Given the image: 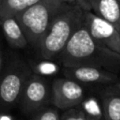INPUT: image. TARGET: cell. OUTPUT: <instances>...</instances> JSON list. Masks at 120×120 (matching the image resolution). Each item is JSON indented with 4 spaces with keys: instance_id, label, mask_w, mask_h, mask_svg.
<instances>
[{
    "instance_id": "cell-1",
    "label": "cell",
    "mask_w": 120,
    "mask_h": 120,
    "mask_svg": "<svg viewBox=\"0 0 120 120\" xmlns=\"http://www.w3.org/2000/svg\"><path fill=\"white\" fill-rule=\"evenodd\" d=\"M58 57L64 68L95 67L115 73L120 69V54L98 44L83 24Z\"/></svg>"
},
{
    "instance_id": "cell-2",
    "label": "cell",
    "mask_w": 120,
    "mask_h": 120,
    "mask_svg": "<svg viewBox=\"0 0 120 120\" xmlns=\"http://www.w3.org/2000/svg\"><path fill=\"white\" fill-rule=\"evenodd\" d=\"M83 18L84 11L80 7L66 4L40 42L38 51L41 57L46 60L58 57L72 36L83 24Z\"/></svg>"
},
{
    "instance_id": "cell-3",
    "label": "cell",
    "mask_w": 120,
    "mask_h": 120,
    "mask_svg": "<svg viewBox=\"0 0 120 120\" xmlns=\"http://www.w3.org/2000/svg\"><path fill=\"white\" fill-rule=\"evenodd\" d=\"M65 5L62 0H40L15 16L25 35L28 44L38 50L40 42L49 30L53 19Z\"/></svg>"
},
{
    "instance_id": "cell-4",
    "label": "cell",
    "mask_w": 120,
    "mask_h": 120,
    "mask_svg": "<svg viewBox=\"0 0 120 120\" xmlns=\"http://www.w3.org/2000/svg\"><path fill=\"white\" fill-rule=\"evenodd\" d=\"M32 71L22 60L12 58L0 75V114L19 104L24 84Z\"/></svg>"
},
{
    "instance_id": "cell-5",
    "label": "cell",
    "mask_w": 120,
    "mask_h": 120,
    "mask_svg": "<svg viewBox=\"0 0 120 120\" xmlns=\"http://www.w3.org/2000/svg\"><path fill=\"white\" fill-rule=\"evenodd\" d=\"M83 25L98 44L120 54V34L112 23L91 11H84Z\"/></svg>"
},
{
    "instance_id": "cell-6",
    "label": "cell",
    "mask_w": 120,
    "mask_h": 120,
    "mask_svg": "<svg viewBox=\"0 0 120 120\" xmlns=\"http://www.w3.org/2000/svg\"><path fill=\"white\" fill-rule=\"evenodd\" d=\"M51 99V90L45 79L36 73L28 77L19 102L22 111L25 113H35L45 107Z\"/></svg>"
},
{
    "instance_id": "cell-7",
    "label": "cell",
    "mask_w": 120,
    "mask_h": 120,
    "mask_svg": "<svg viewBox=\"0 0 120 120\" xmlns=\"http://www.w3.org/2000/svg\"><path fill=\"white\" fill-rule=\"evenodd\" d=\"M85 96L84 89L79 82L68 79L56 78L51 87V101L56 109L68 110L79 106Z\"/></svg>"
},
{
    "instance_id": "cell-8",
    "label": "cell",
    "mask_w": 120,
    "mask_h": 120,
    "mask_svg": "<svg viewBox=\"0 0 120 120\" xmlns=\"http://www.w3.org/2000/svg\"><path fill=\"white\" fill-rule=\"evenodd\" d=\"M65 77L80 84H103L110 85L119 81L117 73L95 67L64 68Z\"/></svg>"
},
{
    "instance_id": "cell-9",
    "label": "cell",
    "mask_w": 120,
    "mask_h": 120,
    "mask_svg": "<svg viewBox=\"0 0 120 120\" xmlns=\"http://www.w3.org/2000/svg\"><path fill=\"white\" fill-rule=\"evenodd\" d=\"M91 12L99 18L120 28V1L119 0H93Z\"/></svg>"
},
{
    "instance_id": "cell-10",
    "label": "cell",
    "mask_w": 120,
    "mask_h": 120,
    "mask_svg": "<svg viewBox=\"0 0 120 120\" xmlns=\"http://www.w3.org/2000/svg\"><path fill=\"white\" fill-rule=\"evenodd\" d=\"M0 26L10 47L23 49L28 45L25 35L15 17H9L0 21Z\"/></svg>"
},
{
    "instance_id": "cell-11",
    "label": "cell",
    "mask_w": 120,
    "mask_h": 120,
    "mask_svg": "<svg viewBox=\"0 0 120 120\" xmlns=\"http://www.w3.org/2000/svg\"><path fill=\"white\" fill-rule=\"evenodd\" d=\"M40 0H1L0 3V21L15 17L18 13L37 4Z\"/></svg>"
},
{
    "instance_id": "cell-12",
    "label": "cell",
    "mask_w": 120,
    "mask_h": 120,
    "mask_svg": "<svg viewBox=\"0 0 120 120\" xmlns=\"http://www.w3.org/2000/svg\"><path fill=\"white\" fill-rule=\"evenodd\" d=\"M102 114L104 120H120V97L102 95Z\"/></svg>"
},
{
    "instance_id": "cell-13",
    "label": "cell",
    "mask_w": 120,
    "mask_h": 120,
    "mask_svg": "<svg viewBox=\"0 0 120 120\" xmlns=\"http://www.w3.org/2000/svg\"><path fill=\"white\" fill-rule=\"evenodd\" d=\"M60 120H99L97 116L87 112L85 110L82 108L74 107L68 110H66V112L61 116Z\"/></svg>"
},
{
    "instance_id": "cell-14",
    "label": "cell",
    "mask_w": 120,
    "mask_h": 120,
    "mask_svg": "<svg viewBox=\"0 0 120 120\" xmlns=\"http://www.w3.org/2000/svg\"><path fill=\"white\" fill-rule=\"evenodd\" d=\"M58 109L55 107H43L34 113L31 120H60Z\"/></svg>"
},
{
    "instance_id": "cell-15",
    "label": "cell",
    "mask_w": 120,
    "mask_h": 120,
    "mask_svg": "<svg viewBox=\"0 0 120 120\" xmlns=\"http://www.w3.org/2000/svg\"><path fill=\"white\" fill-rule=\"evenodd\" d=\"M102 95H115V96H119L120 97V81L107 85L103 91H102Z\"/></svg>"
},
{
    "instance_id": "cell-16",
    "label": "cell",
    "mask_w": 120,
    "mask_h": 120,
    "mask_svg": "<svg viewBox=\"0 0 120 120\" xmlns=\"http://www.w3.org/2000/svg\"><path fill=\"white\" fill-rule=\"evenodd\" d=\"M93 0H77L76 4L83 11H91V5Z\"/></svg>"
},
{
    "instance_id": "cell-17",
    "label": "cell",
    "mask_w": 120,
    "mask_h": 120,
    "mask_svg": "<svg viewBox=\"0 0 120 120\" xmlns=\"http://www.w3.org/2000/svg\"><path fill=\"white\" fill-rule=\"evenodd\" d=\"M4 55H3V51H2V46H1V42H0V75L3 71L4 68Z\"/></svg>"
},
{
    "instance_id": "cell-18",
    "label": "cell",
    "mask_w": 120,
    "mask_h": 120,
    "mask_svg": "<svg viewBox=\"0 0 120 120\" xmlns=\"http://www.w3.org/2000/svg\"><path fill=\"white\" fill-rule=\"evenodd\" d=\"M62 1L65 4H68V5H75L77 0H62Z\"/></svg>"
},
{
    "instance_id": "cell-19",
    "label": "cell",
    "mask_w": 120,
    "mask_h": 120,
    "mask_svg": "<svg viewBox=\"0 0 120 120\" xmlns=\"http://www.w3.org/2000/svg\"><path fill=\"white\" fill-rule=\"evenodd\" d=\"M119 34H120V28H119Z\"/></svg>"
},
{
    "instance_id": "cell-20",
    "label": "cell",
    "mask_w": 120,
    "mask_h": 120,
    "mask_svg": "<svg viewBox=\"0 0 120 120\" xmlns=\"http://www.w3.org/2000/svg\"><path fill=\"white\" fill-rule=\"evenodd\" d=\"M0 3H1V0H0Z\"/></svg>"
},
{
    "instance_id": "cell-21",
    "label": "cell",
    "mask_w": 120,
    "mask_h": 120,
    "mask_svg": "<svg viewBox=\"0 0 120 120\" xmlns=\"http://www.w3.org/2000/svg\"><path fill=\"white\" fill-rule=\"evenodd\" d=\"M119 1H120V0H119Z\"/></svg>"
}]
</instances>
